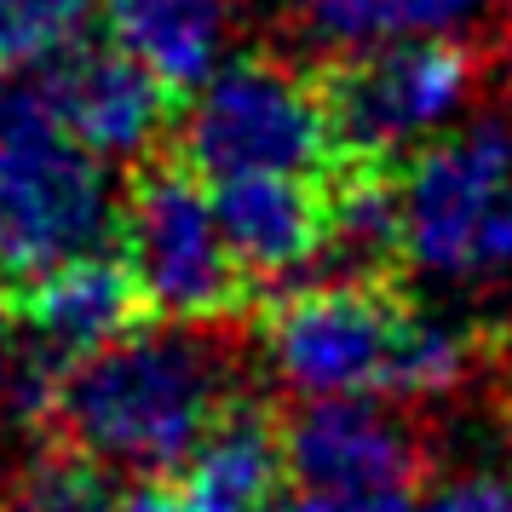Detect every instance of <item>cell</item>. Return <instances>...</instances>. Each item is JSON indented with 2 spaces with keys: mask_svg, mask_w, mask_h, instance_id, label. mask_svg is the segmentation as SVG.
<instances>
[{
  "mask_svg": "<svg viewBox=\"0 0 512 512\" xmlns=\"http://www.w3.org/2000/svg\"><path fill=\"white\" fill-rule=\"evenodd\" d=\"M231 409V363L190 323L127 328L110 346L64 363L52 420L75 455L104 472L162 478Z\"/></svg>",
  "mask_w": 512,
  "mask_h": 512,
  "instance_id": "obj_1",
  "label": "cell"
},
{
  "mask_svg": "<svg viewBox=\"0 0 512 512\" xmlns=\"http://www.w3.org/2000/svg\"><path fill=\"white\" fill-rule=\"evenodd\" d=\"M392 254L420 282L489 288L512 277V127L472 121L420 144L392 179Z\"/></svg>",
  "mask_w": 512,
  "mask_h": 512,
  "instance_id": "obj_2",
  "label": "cell"
},
{
  "mask_svg": "<svg viewBox=\"0 0 512 512\" xmlns=\"http://www.w3.org/2000/svg\"><path fill=\"white\" fill-rule=\"evenodd\" d=\"M116 225L110 167L75 139L41 81L0 75V265L41 271L98 248Z\"/></svg>",
  "mask_w": 512,
  "mask_h": 512,
  "instance_id": "obj_3",
  "label": "cell"
},
{
  "mask_svg": "<svg viewBox=\"0 0 512 512\" xmlns=\"http://www.w3.org/2000/svg\"><path fill=\"white\" fill-rule=\"evenodd\" d=\"M179 150L196 179L231 173H305L334 167V121L323 87H311L282 58H225L208 81L190 87L179 116Z\"/></svg>",
  "mask_w": 512,
  "mask_h": 512,
  "instance_id": "obj_4",
  "label": "cell"
},
{
  "mask_svg": "<svg viewBox=\"0 0 512 512\" xmlns=\"http://www.w3.org/2000/svg\"><path fill=\"white\" fill-rule=\"evenodd\" d=\"M415 311L369 282H311L271 305L259 351L277 386L300 403L323 397H397V369Z\"/></svg>",
  "mask_w": 512,
  "mask_h": 512,
  "instance_id": "obj_5",
  "label": "cell"
},
{
  "mask_svg": "<svg viewBox=\"0 0 512 512\" xmlns=\"http://www.w3.org/2000/svg\"><path fill=\"white\" fill-rule=\"evenodd\" d=\"M328 75V121L340 156L357 162H392L415 156L420 144L461 127L466 104L478 93V64L455 35L426 41H386V47L334 58Z\"/></svg>",
  "mask_w": 512,
  "mask_h": 512,
  "instance_id": "obj_6",
  "label": "cell"
},
{
  "mask_svg": "<svg viewBox=\"0 0 512 512\" xmlns=\"http://www.w3.org/2000/svg\"><path fill=\"white\" fill-rule=\"evenodd\" d=\"M121 259L144 305H156L167 323H219L248 288L219 231L208 179H196L190 167H156L133 185L121 208Z\"/></svg>",
  "mask_w": 512,
  "mask_h": 512,
  "instance_id": "obj_7",
  "label": "cell"
},
{
  "mask_svg": "<svg viewBox=\"0 0 512 512\" xmlns=\"http://www.w3.org/2000/svg\"><path fill=\"white\" fill-rule=\"evenodd\" d=\"M282 478L305 512H409L420 449L380 397H323L282 432Z\"/></svg>",
  "mask_w": 512,
  "mask_h": 512,
  "instance_id": "obj_8",
  "label": "cell"
},
{
  "mask_svg": "<svg viewBox=\"0 0 512 512\" xmlns=\"http://www.w3.org/2000/svg\"><path fill=\"white\" fill-rule=\"evenodd\" d=\"M41 93L58 121L93 150L98 162H139L162 144L173 121V93L139 58L110 47H70L41 70Z\"/></svg>",
  "mask_w": 512,
  "mask_h": 512,
  "instance_id": "obj_9",
  "label": "cell"
},
{
  "mask_svg": "<svg viewBox=\"0 0 512 512\" xmlns=\"http://www.w3.org/2000/svg\"><path fill=\"white\" fill-rule=\"evenodd\" d=\"M208 196L248 282L300 277L328 254V196L305 173H231L208 179Z\"/></svg>",
  "mask_w": 512,
  "mask_h": 512,
  "instance_id": "obj_10",
  "label": "cell"
},
{
  "mask_svg": "<svg viewBox=\"0 0 512 512\" xmlns=\"http://www.w3.org/2000/svg\"><path fill=\"white\" fill-rule=\"evenodd\" d=\"M139 311H144L139 282H133L121 254H104V242L29 271L24 288L29 340H35V351H47L58 363H75L87 351L110 346L116 334L139 323Z\"/></svg>",
  "mask_w": 512,
  "mask_h": 512,
  "instance_id": "obj_11",
  "label": "cell"
},
{
  "mask_svg": "<svg viewBox=\"0 0 512 512\" xmlns=\"http://www.w3.org/2000/svg\"><path fill=\"white\" fill-rule=\"evenodd\" d=\"M104 18L110 41L139 58L167 93H190L231 58V0H104Z\"/></svg>",
  "mask_w": 512,
  "mask_h": 512,
  "instance_id": "obj_12",
  "label": "cell"
},
{
  "mask_svg": "<svg viewBox=\"0 0 512 512\" xmlns=\"http://www.w3.org/2000/svg\"><path fill=\"white\" fill-rule=\"evenodd\" d=\"M173 472L185 512H265L282 484V438L259 409L231 403Z\"/></svg>",
  "mask_w": 512,
  "mask_h": 512,
  "instance_id": "obj_13",
  "label": "cell"
},
{
  "mask_svg": "<svg viewBox=\"0 0 512 512\" xmlns=\"http://www.w3.org/2000/svg\"><path fill=\"white\" fill-rule=\"evenodd\" d=\"M495 0H288V29L328 58L386 47V41H426L461 35Z\"/></svg>",
  "mask_w": 512,
  "mask_h": 512,
  "instance_id": "obj_14",
  "label": "cell"
},
{
  "mask_svg": "<svg viewBox=\"0 0 512 512\" xmlns=\"http://www.w3.org/2000/svg\"><path fill=\"white\" fill-rule=\"evenodd\" d=\"M98 0H0V75H35L81 47Z\"/></svg>",
  "mask_w": 512,
  "mask_h": 512,
  "instance_id": "obj_15",
  "label": "cell"
},
{
  "mask_svg": "<svg viewBox=\"0 0 512 512\" xmlns=\"http://www.w3.org/2000/svg\"><path fill=\"white\" fill-rule=\"evenodd\" d=\"M104 466H93L87 455H47L35 461L12 484L0 512H104Z\"/></svg>",
  "mask_w": 512,
  "mask_h": 512,
  "instance_id": "obj_16",
  "label": "cell"
},
{
  "mask_svg": "<svg viewBox=\"0 0 512 512\" xmlns=\"http://www.w3.org/2000/svg\"><path fill=\"white\" fill-rule=\"evenodd\" d=\"M409 512H512V466L472 461L415 489Z\"/></svg>",
  "mask_w": 512,
  "mask_h": 512,
  "instance_id": "obj_17",
  "label": "cell"
},
{
  "mask_svg": "<svg viewBox=\"0 0 512 512\" xmlns=\"http://www.w3.org/2000/svg\"><path fill=\"white\" fill-rule=\"evenodd\" d=\"M104 512H185V507H179V495H173V489L139 484V489H127V495H110Z\"/></svg>",
  "mask_w": 512,
  "mask_h": 512,
  "instance_id": "obj_18",
  "label": "cell"
},
{
  "mask_svg": "<svg viewBox=\"0 0 512 512\" xmlns=\"http://www.w3.org/2000/svg\"><path fill=\"white\" fill-rule=\"evenodd\" d=\"M6 363H12V334H6V317H0V374H6Z\"/></svg>",
  "mask_w": 512,
  "mask_h": 512,
  "instance_id": "obj_19",
  "label": "cell"
},
{
  "mask_svg": "<svg viewBox=\"0 0 512 512\" xmlns=\"http://www.w3.org/2000/svg\"><path fill=\"white\" fill-rule=\"evenodd\" d=\"M265 512H305V507H300V501H271Z\"/></svg>",
  "mask_w": 512,
  "mask_h": 512,
  "instance_id": "obj_20",
  "label": "cell"
},
{
  "mask_svg": "<svg viewBox=\"0 0 512 512\" xmlns=\"http://www.w3.org/2000/svg\"><path fill=\"white\" fill-rule=\"evenodd\" d=\"M507 70H512V0H507Z\"/></svg>",
  "mask_w": 512,
  "mask_h": 512,
  "instance_id": "obj_21",
  "label": "cell"
}]
</instances>
